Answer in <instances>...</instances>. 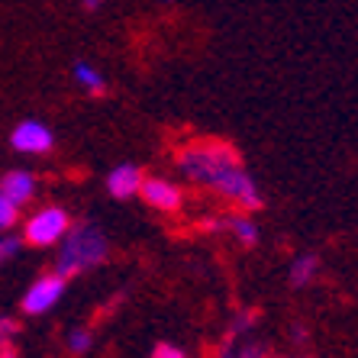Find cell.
<instances>
[{
  "mask_svg": "<svg viewBox=\"0 0 358 358\" xmlns=\"http://www.w3.org/2000/svg\"><path fill=\"white\" fill-rule=\"evenodd\" d=\"M223 229H229V236L239 242L242 249H252V245H259V226L252 223L249 217H242V213H236V217H226V220H223Z\"/></svg>",
  "mask_w": 358,
  "mask_h": 358,
  "instance_id": "obj_10",
  "label": "cell"
},
{
  "mask_svg": "<svg viewBox=\"0 0 358 358\" xmlns=\"http://www.w3.org/2000/svg\"><path fill=\"white\" fill-rule=\"evenodd\" d=\"M162 3H171V0H162Z\"/></svg>",
  "mask_w": 358,
  "mask_h": 358,
  "instance_id": "obj_22",
  "label": "cell"
},
{
  "mask_svg": "<svg viewBox=\"0 0 358 358\" xmlns=\"http://www.w3.org/2000/svg\"><path fill=\"white\" fill-rule=\"evenodd\" d=\"M287 275H291L294 287H307V284L320 275V255H313V252L297 255V259L291 262V268H287Z\"/></svg>",
  "mask_w": 358,
  "mask_h": 358,
  "instance_id": "obj_11",
  "label": "cell"
},
{
  "mask_svg": "<svg viewBox=\"0 0 358 358\" xmlns=\"http://www.w3.org/2000/svg\"><path fill=\"white\" fill-rule=\"evenodd\" d=\"M91 345H94L91 329H71L68 333V352L71 355H84V352H91Z\"/></svg>",
  "mask_w": 358,
  "mask_h": 358,
  "instance_id": "obj_14",
  "label": "cell"
},
{
  "mask_svg": "<svg viewBox=\"0 0 358 358\" xmlns=\"http://www.w3.org/2000/svg\"><path fill=\"white\" fill-rule=\"evenodd\" d=\"M10 145L17 152H26V155H45V152L55 145V136L45 123L39 120H23V123L10 133Z\"/></svg>",
  "mask_w": 358,
  "mask_h": 358,
  "instance_id": "obj_5",
  "label": "cell"
},
{
  "mask_svg": "<svg viewBox=\"0 0 358 358\" xmlns=\"http://www.w3.org/2000/svg\"><path fill=\"white\" fill-rule=\"evenodd\" d=\"M0 194L10 200V203H17V207H23V203H29V200L36 197V175L33 171H7V175L0 178Z\"/></svg>",
  "mask_w": 358,
  "mask_h": 358,
  "instance_id": "obj_9",
  "label": "cell"
},
{
  "mask_svg": "<svg viewBox=\"0 0 358 358\" xmlns=\"http://www.w3.org/2000/svg\"><path fill=\"white\" fill-rule=\"evenodd\" d=\"M20 333V323L13 317H0V345H10V339Z\"/></svg>",
  "mask_w": 358,
  "mask_h": 358,
  "instance_id": "obj_18",
  "label": "cell"
},
{
  "mask_svg": "<svg viewBox=\"0 0 358 358\" xmlns=\"http://www.w3.org/2000/svg\"><path fill=\"white\" fill-rule=\"evenodd\" d=\"M0 358H20L13 345H0Z\"/></svg>",
  "mask_w": 358,
  "mask_h": 358,
  "instance_id": "obj_20",
  "label": "cell"
},
{
  "mask_svg": "<svg viewBox=\"0 0 358 358\" xmlns=\"http://www.w3.org/2000/svg\"><path fill=\"white\" fill-rule=\"evenodd\" d=\"M110 242L103 236L97 223H71V229L65 233V239L55 245V275L75 278L97 268L107 259Z\"/></svg>",
  "mask_w": 358,
  "mask_h": 358,
  "instance_id": "obj_2",
  "label": "cell"
},
{
  "mask_svg": "<svg viewBox=\"0 0 358 358\" xmlns=\"http://www.w3.org/2000/svg\"><path fill=\"white\" fill-rule=\"evenodd\" d=\"M152 358H187V352L175 342H159L155 349H152Z\"/></svg>",
  "mask_w": 358,
  "mask_h": 358,
  "instance_id": "obj_17",
  "label": "cell"
},
{
  "mask_svg": "<svg viewBox=\"0 0 358 358\" xmlns=\"http://www.w3.org/2000/svg\"><path fill=\"white\" fill-rule=\"evenodd\" d=\"M65 287H68V278L49 271V275H42L39 281L29 284V291L23 294L20 307H23L26 317H42V313H49V310L65 297Z\"/></svg>",
  "mask_w": 358,
  "mask_h": 358,
  "instance_id": "obj_4",
  "label": "cell"
},
{
  "mask_svg": "<svg viewBox=\"0 0 358 358\" xmlns=\"http://www.w3.org/2000/svg\"><path fill=\"white\" fill-rule=\"evenodd\" d=\"M81 7H84V10H97L100 0H81Z\"/></svg>",
  "mask_w": 358,
  "mask_h": 358,
  "instance_id": "obj_21",
  "label": "cell"
},
{
  "mask_svg": "<svg viewBox=\"0 0 358 358\" xmlns=\"http://www.w3.org/2000/svg\"><path fill=\"white\" fill-rule=\"evenodd\" d=\"M20 245H23V239H20V236H13V233H0V265L13 259V255L20 252Z\"/></svg>",
  "mask_w": 358,
  "mask_h": 358,
  "instance_id": "obj_16",
  "label": "cell"
},
{
  "mask_svg": "<svg viewBox=\"0 0 358 358\" xmlns=\"http://www.w3.org/2000/svg\"><path fill=\"white\" fill-rule=\"evenodd\" d=\"M17 220H20V207L0 194V233H10L17 226Z\"/></svg>",
  "mask_w": 358,
  "mask_h": 358,
  "instance_id": "obj_15",
  "label": "cell"
},
{
  "mask_svg": "<svg viewBox=\"0 0 358 358\" xmlns=\"http://www.w3.org/2000/svg\"><path fill=\"white\" fill-rule=\"evenodd\" d=\"M75 78H78V84H81L84 91L94 94V97L107 94V81H103V75H100L94 65H87V62H78L75 65Z\"/></svg>",
  "mask_w": 358,
  "mask_h": 358,
  "instance_id": "obj_12",
  "label": "cell"
},
{
  "mask_svg": "<svg viewBox=\"0 0 358 358\" xmlns=\"http://www.w3.org/2000/svg\"><path fill=\"white\" fill-rule=\"evenodd\" d=\"M259 320H262V313H259V310H252V307H245V310H236V313H233V320H229V326H226V333H233V336L255 333V326H259Z\"/></svg>",
  "mask_w": 358,
  "mask_h": 358,
  "instance_id": "obj_13",
  "label": "cell"
},
{
  "mask_svg": "<svg viewBox=\"0 0 358 358\" xmlns=\"http://www.w3.org/2000/svg\"><path fill=\"white\" fill-rule=\"evenodd\" d=\"M217 358H275V355L268 349V342L259 339L255 333H242V336L226 333L217 349Z\"/></svg>",
  "mask_w": 358,
  "mask_h": 358,
  "instance_id": "obj_7",
  "label": "cell"
},
{
  "mask_svg": "<svg viewBox=\"0 0 358 358\" xmlns=\"http://www.w3.org/2000/svg\"><path fill=\"white\" fill-rule=\"evenodd\" d=\"M142 181H145V175H142L139 165H117L107 175V194L117 200H129L139 194Z\"/></svg>",
  "mask_w": 358,
  "mask_h": 358,
  "instance_id": "obj_8",
  "label": "cell"
},
{
  "mask_svg": "<svg viewBox=\"0 0 358 358\" xmlns=\"http://www.w3.org/2000/svg\"><path fill=\"white\" fill-rule=\"evenodd\" d=\"M139 197L145 200L152 210H159V213H175L184 203L181 187H178L175 181H168V178H145L139 187Z\"/></svg>",
  "mask_w": 358,
  "mask_h": 358,
  "instance_id": "obj_6",
  "label": "cell"
},
{
  "mask_svg": "<svg viewBox=\"0 0 358 358\" xmlns=\"http://www.w3.org/2000/svg\"><path fill=\"white\" fill-rule=\"evenodd\" d=\"M307 339V329H303V323H297L294 326V342H303Z\"/></svg>",
  "mask_w": 358,
  "mask_h": 358,
  "instance_id": "obj_19",
  "label": "cell"
},
{
  "mask_svg": "<svg viewBox=\"0 0 358 358\" xmlns=\"http://www.w3.org/2000/svg\"><path fill=\"white\" fill-rule=\"evenodd\" d=\"M71 229V217L65 207H42L23 226V242L36 245V249H52L65 239V233Z\"/></svg>",
  "mask_w": 358,
  "mask_h": 358,
  "instance_id": "obj_3",
  "label": "cell"
},
{
  "mask_svg": "<svg viewBox=\"0 0 358 358\" xmlns=\"http://www.w3.org/2000/svg\"><path fill=\"white\" fill-rule=\"evenodd\" d=\"M178 175L187 178L191 184L213 191L223 197L226 203H236L242 210H259L262 207V191L255 178L249 175V168L242 165L239 152L223 139H200L184 145L175 155Z\"/></svg>",
  "mask_w": 358,
  "mask_h": 358,
  "instance_id": "obj_1",
  "label": "cell"
}]
</instances>
